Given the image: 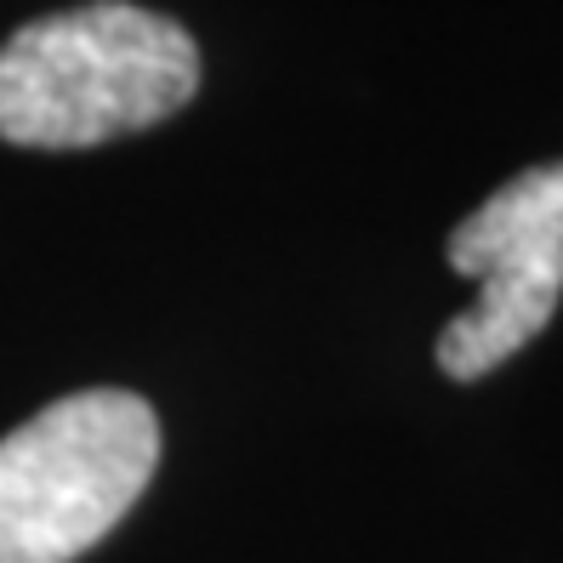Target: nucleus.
<instances>
[{
	"mask_svg": "<svg viewBox=\"0 0 563 563\" xmlns=\"http://www.w3.org/2000/svg\"><path fill=\"white\" fill-rule=\"evenodd\" d=\"M450 268L478 279V302L439 336V371L478 382L552 324L563 302V159L501 183L450 234Z\"/></svg>",
	"mask_w": 563,
	"mask_h": 563,
	"instance_id": "3",
	"label": "nucleus"
},
{
	"mask_svg": "<svg viewBox=\"0 0 563 563\" xmlns=\"http://www.w3.org/2000/svg\"><path fill=\"white\" fill-rule=\"evenodd\" d=\"M200 91L194 35L131 0H91L23 23L0 46V137L18 148H97L148 131Z\"/></svg>",
	"mask_w": 563,
	"mask_h": 563,
	"instance_id": "1",
	"label": "nucleus"
},
{
	"mask_svg": "<svg viewBox=\"0 0 563 563\" xmlns=\"http://www.w3.org/2000/svg\"><path fill=\"white\" fill-rule=\"evenodd\" d=\"M159 421L137 393L91 387L0 439V563H75L137 507Z\"/></svg>",
	"mask_w": 563,
	"mask_h": 563,
	"instance_id": "2",
	"label": "nucleus"
}]
</instances>
